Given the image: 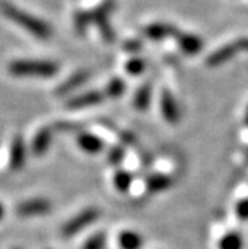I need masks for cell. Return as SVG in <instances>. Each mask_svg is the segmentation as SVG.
<instances>
[{"label": "cell", "mask_w": 248, "mask_h": 249, "mask_svg": "<svg viewBox=\"0 0 248 249\" xmlns=\"http://www.w3.org/2000/svg\"><path fill=\"white\" fill-rule=\"evenodd\" d=\"M90 78L88 72H76L75 75H72L67 81H64L58 88H57V94L63 96V94H69L72 91H75L76 88H79L82 84H85V81Z\"/></svg>", "instance_id": "9a60e30c"}, {"label": "cell", "mask_w": 248, "mask_h": 249, "mask_svg": "<svg viewBox=\"0 0 248 249\" xmlns=\"http://www.w3.org/2000/svg\"><path fill=\"white\" fill-rule=\"evenodd\" d=\"M51 139H53V131L51 128L48 127H43L40 128L36 136L33 138V142H32V151L36 157H40L43 155L45 152L48 151L50 145H51Z\"/></svg>", "instance_id": "4fadbf2b"}, {"label": "cell", "mask_w": 248, "mask_h": 249, "mask_svg": "<svg viewBox=\"0 0 248 249\" xmlns=\"http://www.w3.org/2000/svg\"><path fill=\"white\" fill-rule=\"evenodd\" d=\"M172 185H173V179L168 175H163V173H154L145 179L147 191L151 194L165 193V191L171 190Z\"/></svg>", "instance_id": "30bf717a"}, {"label": "cell", "mask_w": 248, "mask_h": 249, "mask_svg": "<svg viewBox=\"0 0 248 249\" xmlns=\"http://www.w3.org/2000/svg\"><path fill=\"white\" fill-rule=\"evenodd\" d=\"M90 14L88 12H79L75 15V29L79 35H84V32L87 30L88 24H90Z\"/></svg>", "instance_id": "603a6c76"}, {"label": "cell", "mask_w": 248, "mask_h": 249, "mask_svg": "<svg viewBox=\"0 0 248 249\" xmlns=\"http://www.w3.org/2000/svg\"><path fill=\"white\" fill-rule=\"evenodd\" d=\"M106 246V234L103 231L93 234L92 237H88L82 246V249H105Z\"/></svg>", "instance_id": "44dd1931"}, {"label": "cell", "mask_w": 248, "mask_h": 249, "mask_svg": "<svg viewBox=\"0 0 248 249\" xmlns=\"http://www.w3.org/2000/svg\"><path fill=\"white\" fill-rule=\"evenodd\" d=\"M51 211V203L47 198H30L21 201L15 208V213L21 218H35L48 215Z\"/></svg>", "instance_id": "5b68a950"}, {"label": "cell", "mask_w": 248, "mask_h": 249, "mask_svg": "<svg viewBox=\"0 0 248 249\" xmlns=\"http://www.w3.org/2000/svg\"><path fill=\"white\" fill-rule=\"evenodd\" d=\"M124 91H126V84H124L120 78H114V79H111L109 84L106 85V91H105V94H106L108 97L117 99V97H120Z\"/></svg>", "instance_id": "ffe728a7"}, {"label": "cell", "mask_w": 248, "mask_h": 249, "mask_svg": "<svg viewBox=\"0 0 248 249\" xmlns=\"http://www.w3.org/2000/svg\"><path fill=\"white\" fill-rule=\"evenodd\" d=\"M76 143L87 154H99L105 148L103 141L92 133H79L76 138Z\"/></svg>", "instance_id": "7c38bea8"}, {"label": "cell", "mask_w": 248, "mask_h": 249, "mask_svg": "<svg viewBox=\"0 0 248 249\" xmlns=\"http://www.w3.org/2000/svg\"><path fill=\"white\" fill-rule=\"evenodd\" d=\"M14 249H19V248H14Z\"/></svg>", "instance_id": "83f0119b"}, {"label": "cell", "mask_w": 248, "mask_h": 249, "mask_svg": "<svg viewBox=\"0 0 248 249\" xmlns=\"http://www.w3.org/2000/svg\"><path fill=\"white\" fill-rule=\"evenodd\" d=\"M160 109H162L163 118L168 123H171V124L178 123L179 118H181L179 106H178L175 97L172 96V93L168 91V89H163V93H162V97H160Z\"/></svg>", "instance_id": "8992f818"}, {"label": "cell", "mask_w": 248, "mask_h": 249, "mask_svg": "<svg viewBox=\"0 0 248 249\" xmlns=\"http://www.w3.org/2000/svg\"><path fill=\"white\" fill-rule=\"evenodd\" d=\"M176 33L178 30L173 26L166 24V22H153L145 29V35L151 40H162L168 36H175Z\"/></svg>", "instance_id": "5bb4252c"}, {"label": "cell", "mask_w": 248, "mask_h": 249, "mask_svg": "<svg viewBox=\"0 0 248 249\" xmlns=\"http://www.w3.org/2000/svg\"><path fill=\"white\" fill-rule=\"evenodd\" d=\"M3 216H5V208H3L2 203H0V221H2Z\"/></svg>", "instance_id": "484cf974"}, {"label": "cell", "mask_w": 248, "mask_h": 249, "mask_svg": "<svg viewBox=\"0 0 248 249\" xmlns=\"http://www.w3.org/2000/svg\"><path fill=\"white\" fill-rule=\"evenodd\" d=\"M126 71H127V73H130L133 76H138L145 71V63L141 58H132L126 64Z\"/></svg>", "instance_id": "7402d4cb"}, {"label": "cell", "mask_w": 248, "mask_h": 249, "mask_svg": "<svg viewBox=\"0 0 248 249\" xmlns=\"http://www.w3.org/2000/svg\"><path fill=\"white\" fill-rule=\"evenodd\" d=\"M247 124H248V112H247Z\"/></svg>", "instance_id": "4316f807"}, {"label": "cell", "mask_w": 248, "mask_h": 249, "mask_svg": "<svg viewBox=\"0 0 248 249\" xmlns=\"http://www.w3.org/2000/svg\"><path fill=\"white\" fill-rule=\"evenodd\" d=\"M150 102H151V85L145 84L138 89L136 94H134L133 106L138 110H147L150 107Z\"/></svg>", "instance_id": "ac0fdd59"}, {"label": "cell", "mask_w": 248, "mask_h": 249, "mask_svg": "<svg viewBox=\"0 0 248 249\" xmlns=\"http://www.w3.org/2000/svg\"><path fill=\"white\" fill-rule=\"evenodd\" d=\"M26 163V145L24 139L19 134L14 138L12 146H11V154H9V166L12 170H19Z\"/></svg>", "instance_id": "9c48e42d"}, {"label": "cell", "mask_w": 248, "mask_h": 249, "mask_svg": "<svg viewBox=\"0 0 248 249\" xmlns=\"http://www.w3.org/2000/svg\"><path fill=\"white\" fill-rule=\"evenodd\" d=\"M103 94L100 91H88L84 93L81 96H76L74 99H71L66 103V106L69 109H84V107H92L99 105L103 100Z\"/></svg>", "instance_id": "8fae6325"}, {"label": "cell", "mask_w": 248, "mask_h": 249, "mask_svg": "<svg viewBox=\"0 0 248 249\" xmlns=\"http://www.w3.org/2000/svg\"><path fill=\"white\" fill-rule=\"evenodd\" d=\"M238 51H241V50H239L238 42L228 43V45H224V47L218 48L217 51H214V53L208 57L207 64H208L210 67L221 66V64H224V63H228L229 60H232V58L236 55V53H238Z\"/></svg>", "instance_id": "52a82bcc"}, {"label": "cell", "mask_w": 248, "mask_h": 249, "mask_svg": "<svg viewBox=\"0 0 248 249\" xmlns=\"http://www.w3.org/2000/svg\"><path fill=\"white\" fill-rule=\"evenodd\" d=\"M112 8H114V0H106V2L100 8H97L95 12H90V21L95 22V24L100 29V33L106 42H112L115 39L114 30H112L109 21H108Z\"/></svg>", "instance_id": "277c9868"}, {"label": "cell", "mask_w": 248, "mask_h": 249, "mask_svg": "<svg viewBox=\"0 0 248 249\" xmlns=\"http://www.w3.org/2000/svg\"><path fill=\"white\" fill-rule=\"evenodd\" d=\"M236 215L241 221H248V198H242L235 206Z\"/></svg>", "instance_id": "d4e9b609"}, {"label": "cell", "mask_w": 248, "mask_h": 249, "mask_svg": "<svg viewBox=\"0 0 248 249\" xmlns=\"http://www.w3.org/2000/svg\"><path fill=\"white\" fill-rule=\"evenodd\" d=\"M100 216V211L97 208H87L81 211L78 215L72 216L64 225L61 227V236L63 237H74L75 234L81 233L87 227H90L92 224H95Z\"/></svg>", "instance_id": "3957f363"}, {"label": "cell", "mask_w": 248, "mask_h": 249, "mask_svg": "<svg viewBox=\"0 0 248 249\" xmlns=\"http://www.w3.org/2000/svg\"><path fill=\"white\" fill-rule=\"evenodd\" d=\"M9 73L14 76L51 78L57 75L58 66L47 60H15L9 64Z\"/></svg>", "instance_id": "7a4b0ae2"}, {"label": "cell", "mask_w": 248, "mask_h": 249, "mask_svg": "<svg viewBox=\"0 0 248 249\" xmlns=\"http://www.w3.org/2000/svg\"><path fill=\"white\" fill-rule=\"evenodd\" d=\"M144 245L142 236L134 230H124L118 234V246L121 249H141Z\"/></svg>", "instance_id": "2e32d148"}, {"label": "cell", "mask_w": 248, "mask_h": 249, "mask_svg": "<svg viewBox=\"0 0 248 249\" xmlns=\"http://www.w3.org/2000/svg\"><path fill=\"white\" fill-rule=\"evenodd\" d=\"M175 37H176V42L179 45V48H181V51L189 54V55L199 54L202 51V48H204V40L196 35L178 32L175 35Z\"/></svg>", "instance_id": "ba28073f"}, {"label": "cell", "mask_w": 248, "mask_h": 249, "mask_svg": "<svg viewBox=\"0 0 248 249\" xmlns=\"http://www.w3.org/2000/svg\"><path fill=\"white\" fill-rule=\"evenodd\" d=\"M124 158V149L121 146H114L108 154V161L111 164H120Z\"/></svg>", "instance_id": "cb8c5ba5"}, {"label": "cell", "mask_w": 248, "mask_h": 249, "mask_svg": "<svg viewBox=\"0 0 248 249\" xmlns=\"http://www.w3.org/2000/svg\"><path fill=\"white\" fill-rule=\"evenodd\" d=\"M132 175L126 170H117L114 175V187L120 193H127L132 187Z\"/></svg>", "instance_id": "d6986e66"}, {"label": "cell", "mask_w": 248, "mask_h": 249, "mask_svg": "<svg viewBox=\"0 0 248 249\" xmlns=\"http://www.w3.org/2000/svg\"><path fill=\"white\" fill-rule=\"evenodd\" d=\"M218 249H244V239L238 231H229L218 240Z\"/></svg>", "instance_id": "e0dca14e"}, {"label": "cell", "mask_w": 248, "mask_h": 249, "mask_svg": "<svg viewBox=\"0 0 248 249\" xmlns=\"http://www.w3.org/2000/svg\"><path fill=\"white\" fill-rule=\"evenodd\" d=\"M0 9H2L3 15H6L11 21H14L15 24H18L19 27H22L24 30H27L30 35H33L38 39H50L51 37V27L40 18H36L24 11H21L19 8L8 3V2H2L0 3Z\"/></svg>", "instance_id": "6da1fadb"}]
</instances>
